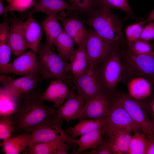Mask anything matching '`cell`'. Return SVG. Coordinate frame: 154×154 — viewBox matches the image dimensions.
<instances>
[{
  "mask_svg": "<svg viewBox=\"0 0 154 154\" xmlns=\"http://www.w3.org/2000/svg\"><path fill=\"white\" fill-rule=\"evenodd\" d=\"M110 95L103 93L86 101L83 111L78 119H98L106 117L110 111Z\"/></svg>",
  "mask_w": 154,
  "mask_h": 154,
  "instance_id": "obj_14",
  "label": "cell"
},
{
  "mask_svg": "<svg viewBox=\"0 0 154 154\" xmlns=\"http://www.w3.org/2000/svg\"><path fill=\"white\" fill-rule=\"evenodd\" d=\"M147 144L146 154H154V133L146 134Z\"/></svg>",
  "mask_w": 154,
  "mask_h": 154,
  "instance_id": "obj_41",
  "label": "cell"
},
{
  "mask_svg": "<svg viewBox=\"0 0 154 154\" xmlns=\"http://www.w3.org/2000/svg\"><path fill=\"white\" fill-rule=\"evenodd\" d=\"M7 2L8 3V4L11 1V0H6Z\"/></svg>",
  "mask_w": 154,
  "mask_h": 154,
  "instance_id": "obj_45",
  "label": "cell"
},
{
  "mask_svg": "<svg viewBox=\"0 0 154 154\" xmlns=\"http://www.w3.org/2000/svg\"><path fill=\"white\" fill-rule=\"evenodd\" d=\"M74 43L72 38L62 29L54 45L57 49L58 54L65 61L70 62L75 50Z\"/></svg>",
  "mask_w": 154,
  "mask_h": 154,
  "instance_id": "obj_26",
  "label": "cell"
},
{
  "mask_svg": "<svg viewBox=\"0 0 154 154\" xmlns=\"http://www.w3.org/2000/svg\"><path fill=\"white\" fill-rule=\"evenodd\" d=\"M29 15L23 22V27L25 40L29 49L37 53L43 32L42 27L32 16Z\"/></svg>",
  "mask_w": 154,
  "mask_h": 154,
  "instance_id": "obj_19",
  "label": "cell"
},
{
  "mask_svg": "<svg viewBox=\"0 0 154 154\" xmlns=\"http://www.w3.org/2000/svg\"><path fill=\"white\" fill-rule=\"evenodd\" d=\"M127 48L135 54L154 56V50L148 42L139 39L127 46Z\"/></svg>",
  "mask_w": 154,
  "mask_h": 154,
  "instance_id": "obj_33",
  "label": "cell"
},
{
  "mask_svg": "<svg viewBox=\"0 0 154 154\" xmlns=\"http://www.w3.org/2000/svg\"><path fill=\"white\" fill-rule=\"evenodd\" d=\"M66 10L75 11L74 8L65 0H35L33 7L26 12L22 18L39 12L45 13L48 17Z\"/></svg>",
  "mask_w": 154,
  "mask_h": 154,
  "instance_id": "obj_17",
  "label": "cell"
},
{
  "mask_svg": "<svg viewBox=\"0 0 154 154\" xmlns=\"http://www.w3.org/2000/svg\"><path fill=\"white\" fill-rule=\"evenodd\" d=\"M108 138L106 141L112 154H122L119 147L115 141L111 138Z\"/></svg>",
  "mask_w": 154,
  "mask_h": 154,
  "instance_id": "obj_42",
  "label": "cell"
},
{
  "mask_svg": "<svg viewBox=\"0 0 154 154\" xmlns=\"http://www.w3.org/2000/svg\"><path fill=\"white\" fill-rule=\"evenodd\" d=\"M13 115L1 117L0 119V139L4 141L11 137L15 130Z\"/></svg>",
  "mask_w": 154,
  "mask_h": 154,
  "instance_id": "obj_32",
  "label": "cell"
},
{
  "mask_svg": "<svg viewBox=\"0 0 154 154\" xmlns=\"http://www.w3.org/2000/svg\"><path fill=\"white\" fill-rule=\"evenodd\" d=\"M37 53L32 50L24 52L9 63L6 74L32 77H40Z\"/></svg>",
  "mask_w": 154,
  "mask_h": 154,
  "instance_id": "obj_12",
  "label": "cell"
},
{
  "mask_svg": "<svg viewBox=\"0 0 154 154\" xmlns=\"http://www.w3.org/2000/svg\"><path fill=\"white\" fill-rule=\"evenodd\" d=\"M88 17L82 21L84 23L92 27L100 36L114 46H117L123 36L122 27L120 20L111 9L96 2Z\"/></svg>",
  "mask_w": 154,
  "mask_h": 154,
  "instance_id": "obj_2",
  "label": "cell"
},
{
  "mask_svg": "<svg viewBox=\"0 0 154 154\" xmlns=\"http://www.w3.org/2000/svg\"><path fill=\"white\" fill-rule=\"evenodd\" d=\"M35 0H11L8 5L5 7L4 14L8 12L17 11L22 13L33 7Z\"/></svg>",
  "mask_w": 154,
  "mask_h": 154,
  "instance_id": "obj_34",
  "label": "cell"
},
{
  "mask_svg": "<svg viewBox=\"0 0 154 154\" xmlns=\"http://www.w3.org/2000/svg\"><path fill=\"white\" fill-rule=\"evenodd\" d=\"M72 80L77 94L86 101L104 93L98 76V65L90 66L86 71Z\"/></svg>",
  "mask_w": 154,
  "mask_h": 154,
  "instance_id": "obj_10",
  "label": "cell"
},
{
  "mask_svg": "<svg viewBox=\"0 0 154 154\" xmlns=\"http://www.w3.org/2000/svg\"><path fill=\"white\" fill-rule=\"evenodd\" d=\"M37 54L40 82L44 80L58 79L70 82L67 75L70 71V62L65 61L55 53L46 43L40 42Z\"/></svg>",
  "mask_w": 154,
  "mask_h": 154,
  "instance_id": "obj_3",
  "label": "cell"
},
{
  "mask_svg": "<svg viewBox=\"0 0 154 154\" xmlns=\"http://www.w3.org/2000/svg\"><path fill=\"white\" fill-rule=\"evenodd\" d=\"M9 19L10 23L9 29V45L12 52L19 56L23 53L29 48L25 39L22 19L15 17Z\"/></svg>",
  "mask_w": 154,
  "mask_h": 154,
  "instance_id": "obj_16",
  "label": "cell"
},
{
  "mask_svg": "<svg viewBox=\"0 0 154 154\" xmlns=\"http://www.w3.org/2000/svg\"><path fill=\"white\" fill-rule=\"evenodd\" d=\"M106 118L82 119L74 126L69 127L65 130L69 135L75 138L78 136L102 128L105 123Z\"/></svg>",
  "mask_w": 154,
  "mask_h": 154,
  "instance_id": "obj_24",
  "label": "cell"
},
{
  "mask_svg": "<svg viewBox=\"0 0 154 154\" xmlns=\"http://www.w3.org/2000/svg\"><path fill=\"white\" fill-rule=\"evenodd\" d=\"M145 23L144 21L127 26L125 30V34L127 46L139 39L143 25Z\"/></svg>",
  "mask_w": 154,
  "mask_h": 154,
  "instance_id": "obj_31",
  "label": "cell"
},
{
  "mask_svg": "<svg viewBox=\"0 0 154 154\" xmlns=\"http://www.w3.org/2000/svg\"><path fill=\"white\" fill-rule=\"evenodd\" d=\"M86 101L77 94L69 98L57 109L56 113L67 123L78 119L82 113Z\"/></svg>",
  "mask_w": 154,
  "mask_h": 154,
  "instance_id": "obj_18",
  "label": "cell"
},
{
  "mask_svg": "<svg viewBox=\"0 0 154 154\" xmlns=\"http://www.w3.org/2000/svg\"><path fill=\"white\" fill-rule=\"evenodd\" d=\"M140 101L147 113L154 129V93H152L148 97Z\"/></svg>",
  "mask_w": 154,
  "mask_h": 154,
  "instance_id": "obj_38",
  "label": "cell"
},
{
  "mask_svg": "<svg viewBox=\"0 0 154 154\" xmlns=\"http://www.w3.org/2000/svg\"><path fill=\"white\" fill-rule=\"evenodd\" d=\"M128 94L139 101L143 100L152 93L151 84L146 78L141 77L133 78L128 81Z\"/></svg>",
  "mask_w": 154,
  "mask_h": 154,
  "instance_id": "obj_21",
  "label": "cell"
},
{
  "mask_svg": "<svg viewBox=\"0 0 154 154\" xmlns=\"http://www.w3.org/2000/svg\"><path fill=\"white\" fill-rule=\"evenodd\" d=\"M144 21L145 23L154 21V9L151 12L147 19Z\"/></svg>",
  "mask_w": 154,
  "mask_h": 154,
  "instance_id": "obj_43",
  "label": "cell"
},
{
  "mask_svg": "<svg viewBox=\"0 0 154 154\" xmlns=\"http://www.w3.org/2000/svg\"><path fill=\"white\" fill-rule=\"evenodd\" d=\"M114 46L104 39L93 30H88L86 50L90 66H97L110 54Z\"/></svg>",
  "mask_w": 154,
  "mask_h": 154,
  "instance_id": "obj_11",
  "label": "cell"
},
{
  "mask_svg": "<svg viewBox=\"0 0 154 154\" xmlns=\"http://www.w3.org/2000/svg\"><path fill=\"white\" fill-rule=\"evenodd\" d=\"M102 128L94 130L81 136L76 140V145L78 146L77 151H73V154L82 153L86 150L93 149L102 143L103 139Z\"/></svg>",
  "mask_w": 154,
  "mask_h": 154,
  "instance_id": "obj_25",
  "label": "cell"
},
{
  "mask_svg": "<svg viewBox=\"0 0 154 154\" xmlns=\"http://www.w3.org/2000/svg\"><path fill=\"white\" fill-rule=\"evenodd\" d=\"M56 15L61 22L63 29L78 46L86 42L88 30L80 19L75 17H66L58 13Z\"/></svg>",
  "mask_w": 154,
  "mask_h": 154,
  "instance_id": "obj_15",
  "label": "cell"
},
{
  "mask_svg": "<svg viewBox=\"0 0 154 154\" xmlns=\"http://www.w3.org/2000/svg\"><path fill=\"white\" fill-rule=\"evenodd\" d=\"M122 65L121 81L141 77L154 84V56L135 54L127 48L120 52Z\"/></svg>",
  "mask_w": 154,
  "mask_h": 154,
  "instance_id": "obj_4",
  "label": "cell"
},
{
  "mask_svg": "<svg viewBox=\"0 0 154 154\" xmlns=\"http://www.w3.org/2000/svg\"><path fill=\"white\" fill-rule=\"evenodd\" d=\"M70 82L61 79L52 80L45 90L41 94V99L53 104L54 108L58 109L68 98L77 95L71 88Z\"/></svg>",
  "mask_w": 154,
  "mask_h": 154,
  "instance_id": "obj_13",
  "label": "cell"
},
{
  "mask_svg": "<svg viewBox=\"0 0 154 154\" xmlns=\"http://www.w3.org/2000/svg\"><path fill=\"white\" fill-rule=\"evenodd\" d=\"M41 94L37 90L18 103L12 116L15 130L21 133H31L34 128L55 113L56 110L46 105L41 99Z\"/></svg>",
  "mask_w": 154,
  "mask_h": 154,
  "instance_id": "obj_1",
  "label": "cell"
},
{
  "mask_svg": "<svg viewBox=\"0 0 154 154\" xmlns=\"http://www.w3.org/2000/svg\"><path fill=\"white\" fill-rule=\"evenodd\" d=\"M19 102L4 87L0 89V117L13 115Z\"/></svg>",
  "mask_w": 154,
  "mask_h": 154,
  "instance_id": "obj_28",
  "label": "cell"
},
{
  "mask_svg": "<svg viewBox=\"0 0 154 154\" xmlns=\"http://www.w3.org/2000/svg\"><path fill=\"white\" fill-rule=\"evenodd\" d=\"M12 52L9 45L6 44H0V72L1 74H6Z\"/></svg>",
  "mask_w": 154,
  "mask_h": 154,
  "instance_id": "obj_36",
  "label": "cell"
},
{
  "mask_svg": "<svg viewBox=\"0 0 154 154\" xmlns=\"http://www.w3.org/2000/svg\"><path fill=\"white\" fill-rule=\"evenodd\" d=\"M5 7L3 6V0H0V15L4 14Z\"/></svg>",
  "mask_w": 154,
  "mask_h": 154,
  "instance_id": "obj_44",
  "label": "cell"
},
{
  "mask_svg": "<svg viewBox=\"0 0 154 154\" xmlns=\"http://www.w3.org/2000/svg\"><path fill=\"white\" fill-rule=\"evenodd\" d=\"M131 132V130L128 128H118L112 131L107 137L111 138L115 141L122 154H128Z\"/></svg>",
  "mask_w": 154,
  "mask_h": 154,
  "instance_id": "obj_29",
  "label": "cell"
},
{
  "mask_svg": "<svg viewBox=\"0 0 154 154\" xmlns=\"http://www.w3.org/2000/svg\"><path fill=\"white\" fill-rule=\"evenodd\" d=\"M63 120L56 113L46 119L31 131L28 146L57 139L76 145V140L63 129Z\"/></svg>",
  "mask_w": 154,
  "mask_h": 154,
  "instance_id": "obj_5",
  "label": "cell"
},
{
  "mask_svg": "<svg viewBox=\"0 0 154 154\" xmlns=\"http://www.w3.org/2000/svg\"><path fill=\"white\" fill-rule=\"evenodd\" d=\"M85 154H112L108 146L106 141L104 140L101 144L88 152L83 153Z\"/></svg>",
  "mask_w": 154,
  "mask_h": 154,
  "instance_id": "obj_40",
  "label": "cell"
},
{
  "mask_svg": "<svg viewBox=\"0 0 154 154\" xmlns=\"http://www.w3.org/2000/svg\"><path fill=\"white\" fill-rule=\"evenodd\" d=\"M85 43L78 46L75 50L70 58V71L72 74L73 79L76 78L84 72L90 66L86 50Z\"/></svg>",
  "mask_w": 154,
  "mask_h": 154,
  "instance_id": "obj_22",
  "label": "cell"
},
{
  "mask_svg": "<svg viewBox=\"0 0 154 154\" xmlns=\"http://www.w3.org/2000/svg\"><path fill=\"white\" fill-rule=\"evenodd\" d=\"M96 2L104 4L111 9H117L124 11L129 16H132L133 12L127 0H96Z\"/></svg>",
  "mask_w": 154,
  "mask_h": 154,
  "instance_id": "obj_35",
  "label": "cell"
},
{
  "mask_svg": "<svg viewBox=\"0 0 154 154\" xmlns=\"http://www.w3.org/2000/svg\"><path fill=\"white\" fill-rule=\"evenodd\" d=\"M40 24L46 35V43L52 48L56 40L62 29L56 14L47 17Z\"/></svg>",
  "mask_w": 154,
  "mask_h": 154,
  "instance_id": "obj_27",
  "label": "cell"
},
{
  "mask_svg": "<svg viewBox=\"0 0 154 154\" xmlns=\"http://www.w3.org/2000/svg\"><path fill=\"white\" fill-rule=\"evenodd\" d=\"M6 74H1L0 84L18 102L26 99L38 90L39 77L23 76L14 78Z\"/></svg>",
  "mask_w": 154,
  "mask_h": 154,
  "instance_id": "obj_8",
  "label": "cell"
},
{
  "mask_svg": "<svg viewBox=\"0 0 154 154\" xmlns=\"http://www.w3.org/2000/svg\"><path fill=\"white\" fill-rule=\"evenodd\" d=\"M122 70L120 52L116 46L98 65V76L104 93L111 95L116 93V87L121 80Z\"/></svg>",
  "mask_w": 154,
  "mask_h": 154,
  "instance_id": "obj_6",
  "label": "cell"
},
{
  "mask_svg": "<svg viewBox=\"0 0 154 154\" xmlns=\"http://www.w3.org/2000/svg\"><path fill=\"white\" fill-rule=\"evenodd\" d=\"M131 136L128 154H146L147 141L146 134L137 132Z\"/></svg>",
  "mask_w": 154,
  "mask_h": 154,
  "instance_id": "obj_30",
  "label": "cell"
},
{
  "mask_svg": "<svg viewBox=\"0 0 154 154\" xmlns=\"http://www.w3.org/2000/svg\"><path fill=\"white\" fill-rule=\"evenodd\" d=\"M154 39V22H150L143 27L139 39L145 41L149 42Z\"/></svg>",
  "mask_w": 154,
  "mask_h": 154,
  "instance_id": "obj_39",
  "label": "cell"
},
{
  "mask_svg": "<svg viewBox=\"0 0 154 154\" xmlns=\"http://www.w3.org/2000/svg\"><path fill=\"white\" fill-rule=\"evenodd\" d=\"M75 11L80 12H89L95 7L96 0H68Z\"/></svg>",
  "mask_w": 154,
  "mask_h": 154,
  "instance_id": "obj_37",
  "label": "cell"
},
{
  "mask_svg": "<svg viewBox=\"0 0 154 154\" xmlns=\"http://www.w3.org/2000/svg\"><path fill=\"white\" fill-rule=\"evenodd\" d=\"M110 95V111L102 129L103 135L107 137L112 131L119 128H128L134 133L141 131L140 127L132 120L114 94Z\"/></svg>",
  "mask_w": 154,
  "mask_h": 154,
  "instance_id": "obj_7",
  "label": "cell"
},
{
  "mask_svg": "<svg viewBox=\"0 0 154 154\" xmlns=\"http://www.w3.org/2000/svg\"><path fill=\"white\" fill-rule=\"evenodd\" d=\"M114 95L132 120L141 127L143 133H154L150 118L140 101L137 100L128 94L116 93Z\"/></svg>",
  "mask_w": 154,
  "mask_h": 154,
  "instance_id": "obj_9",
  "label": "cell"
},
{
  "mask_svg": "<svg viewBox=\"0 0 154 154\" xmlns=\"http://www.w3.org/2000/svg\"><path fill=\"white\" fill-rule=\"evenodd\" d=\"M72 145L57 139L28 146L24 151L29 154H68Z\"/></svg>",
  "mask_w": 154,
  "mask_h": 154,
  "instance_id": "obj_20",
  "label": "cell"
},
{
  "mask_svg": "<svg viewBox=\"0 0 154 154\" xmlns=\"http://www.w3.org/2000/svg\"><path fill=\"white\" fill-rule=\"evenodd\" d=\"M31 133H22L15 137H10L1 144L3 152L6 154H19L23 153L29 145Z\"/></svg>",
  "mask_w": 154,
  "mask_h": 154,
  "instance_id": "obj_23",
  "label": "cell"
}]
</instances>
